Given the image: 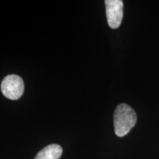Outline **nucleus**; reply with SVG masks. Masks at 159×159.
I'll return each instance as SVG.
<instances>
[{"mask_svg": "<svg viewBox=\"0 0 159 159\" xmlns=\"http://www.w3.org/2000/svg\"><path fill=\"white\" fill-rule=\"evenodd\" d=\"M136 121V114L134 109L125 103L119 104L114 115L115 134L119 137L126 136L135 126Z\"/></svg>", "mask_w": 159, "mask_h": 159, "instance_id": "f257e3e1", "label": "nucleus"}, {"mask_svg": "<svg viewBox=\"0 0 159 159\" xmlns=\"http://www.w3.org/2000/svg\"><path fill=\"white\" fill-rule=\"evenodd\" d=\"M25 90V84L21 77L16 75L6 76L1 83V91L7 99L16 100L22 96Z\"/></svg>", "mask_w": 159, "mask_h": 159, "instance_id": "f03ea898", "label": "nucleus"}, {"mask_svg": "<svg viewBox=\"0 0 159 159\" xmlns=\"http://www.w3.org/2000/svg\"><path fill=\"white\" fill-rule=\"evenodd\" d=\"M106 17L109 27L117 29L123 18V2L122 0H105Z\"/></svg>", "mask_w": 159, "mask_h": 159, "instance_id": "7ed1b4c3", "label": "nucleus"}, {"mask_svg": "<svg viewBox=\"0 0 159 159\" xmlns=\"http://www.w3.org/2000/svg\"><path fill=\"white\" fill-rule=\"evenodd\" d=\"M63 153V149L56 144H49L41 150L35 159H59Z\"/></svg>", "mask_w": 159, "mask_h": 159, "instance_id": "20e7f679", "label": "nucleus"}]
</instances>
